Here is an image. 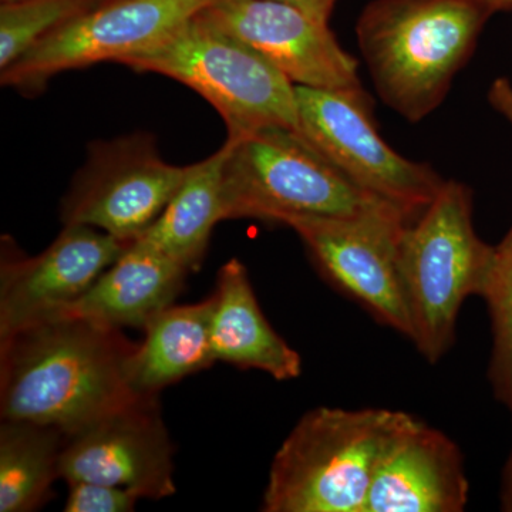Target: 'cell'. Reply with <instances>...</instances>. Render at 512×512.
Segmentation results:
<instances>
[{
    "label": "cell",
    "instance_id": "cell-1",
    "mask_svg": "<svg viewBox=\"0 0 512 512\" xmlns=\"http://www.w3.org/2000/svg\"><path fill=\"white\" fill-rule=\"evenodd\" d=\"M138 343L89 320L42 319L0 339V416L56 427L90 426L147 397L130 382Z\"/></svg>",
    "mask_w": 512,
    "mask_h": 512
},
{
    "label": "cell",
    "instance_id": "cell-2",
    "mask_svg": "<svg viewBox=\"0 0 512 512\" xmlns=\"http://www.w3.org/2000/svg\"><path fill=\"white\" fill-rule=\"evenodd\" d=\"M491 13L477 0H373L356 33L380 99L417 123L446 99Z\"/></svg>",
    "mask_w": 512,
    "mask_h": 512
},
{
    "label": "cell",
    "instance_id": "cell-3",
    "mask_svg": "<svg viewBox=\"0 0 512 512\" xmlns=\"http://www.w3.org/2000/svg\"><path fill=\"white\" fill-rule=\"evenodd\" d=\"M407 413L318 407L276 451L262 511L365 512L384 448Z\"/></svg>",
    "mask_w": 512,
    "mask_h": 512
},
{
    "label": "cell",
    "instance_id": "cell-4",
    "mask_svg": "<svg viewBox=\"0 0 512 512\" xmlns=\"http://www.w3.org/2000/svg\"><path fill=\"white\" fill-rule=\"evenodd\" d=\"M495 249L478 237L473 191L458 181H444L429 207L404 229L400 272L412 340L427 362H439L453 346L461 306L483 295Z\"/></svg>",
    "mask_w": 512,
    "mask_h": 512
},
{
    "label": "cell",
    "instance_id": "cell-5",
    "mask_svg": "<svg viewBox=\"0 0 512 512\" xmlns=\"http://www.w3.org/2000/svg\"><path fill=\"white\" fill-rule=\"evenodd\" d=\"M227 143L225 220L285 225L296 217H350L394 207L360 190L298 128L262 127Z\"/></svg>",
    "mask_w": 512,
    "mask_h": 512
},
{
    "label": "cell",
    "instance_id": "cell-6",
    "mask_svg": "<svg viewBox=\"0 0 512 512\" xmlns=\"http://www.w3.org/2000/svg\"><path fill=\"white\" fill-rule=\"evenodd\" d=\"M136 72L185 84L220 113L228 137L258 128H298L295 84L278 67L198 13L160 45L124 60Z\"/></svg>",
    "mask_w": 512,
    "mask_h": 512
},
{
    "label": "cell",
    "instance_id": "cell-7",
    "mask_svg": "<svg viewBox=\"0 0 512 512\" xmlns=\"http://www.w3.org/2000/svg\"><path fill=\"white\" fill-rule=\"evenodd\" d=\"M299 130L360 190L413 218L429 207L444 180L430 165L394 151L373 123L365 90L295 86Z\"/></svg>",
    "mask_w": 512,
    "mask_h": 512
},
{
    "label": "cell",
    "instance_id": "cell-8",
    "mask_svg": "<svg viewBox=\"0 0 512 512\" xmlns=\"http://www.w3.org/2000/svg\"><path fill=\"white\" fill-rule=\"evenodd\" d=\"M416 218L396 207L350 217H296L285 222L320 274L382 325L413 338L400 272V239Z\"/></svg>",
    "mask_w": 512,
    "mask_h": 512
},
{
    "label": "cell",
    "instance_id": "cell-9",
    "mask_svg": "<svg viewBox=\"0 0 512 512\" xmlns=\"http://www.w3.org/2000/svg\"><path fill=\"white\" fill-rule=\"evenodd\" d=\"M217 0H101L43 37L8 69L0 82L40 90L67 70L101 62L123 63L160 45Z\"/></svg>",
    "mask_w": 512,
    "mask_h": 512
},
{
    "label": "cell",
    "instance_id": "cell-10",
    "mask_svg": "<svg viewBox=\"0 0 512 512\" xmlns=\"http://www.w3.org/2000/svg\"><path fill=\"white\" fill-rule=\"evenodd\" d=\"M185 173L187 167L161 160L144 134L96 144L63 200L64 225L137 241L163 214Z\"/></svg>",
    "mask_w": 512,
    "mask_h": 512
},
{
    "label": "cell",
    "instance_id": "cell-11",
    "mask_svg": "<svg viewBox=\"0 0 512 512\" xmlns=\"http://www.w3.org/2000/svg\"><path fill=\"white\" fill-rule=\"evenodd\" d=\"M174 446L158 396H147L119 412L64 436L59 474L67 484L89 481L124 488L140 498L175 494Z\"/></svg>",
    "mask_w": 512,
    "mask_h": 512
},
{
    "label": "cell",
    "instance_id": "cell-12",
    "mask_svg": "<svg viewBox=\"0 0 512 512\" xmlns=\"http://www.w3.org/2000/svg\"><path fill=\"white\" fill-rule=\"evenodd\" d=\"M131 244L87 225H64L42 254L29 258L3 242L0 339L82 296Z\"/></svg>",
    "mask_w": 512,
    "mask_h": 512
},
{
    "label": "cell",
    "instance_id": "cell-13",
    "mask_svg": "<svg viewBox=\"0 0 512 512\" xmlns=\"http://www.w3.org/2000/svg\"><path fill=\"white\" fill-rule=\"evenodd\" d=\"M205 18L269 60L295 86L362 90L359 64L328 23L276 0H217Z\"/></svg>",
    "mask_w": 512,
    "mask_h": 512
},
{
    "label": "cell",
    "instance_id": "cell-14",
    "mask_svg": "<svg viewBox=\"0 0 512 512\" xmlns=\"http://www.w3.org/2000/svg\"><path fill=\"white\" fill-rule=\"evenodd\" d=\"M468 493L457 444L407 414L380 457L365 512H461Z\"/></svg>",
    "mask_w": 512,
    "mask_h": 512
},
{
    "label": "cell",
    "instance_id": "cell-15",
    "mask_svg": "<svg viewBox=\"0 0 512 512\" xmlns=\"http://www.w3.org/2000/svg\"><path fill=\"white\" fill-rule=\"evenodd\" d=\"M188 274L170 256L137 239L82 296L43 319L73 318L109 328L144 329L158 312L173 305Z\"/></svg>",
    "mask_w": 512,
    "mask_h": 512
},
{
    "label": "cell",
    "instance_id": "cell-16",
    "mask_svg": "<svg viewBox=\"0 0 512 512\" xmlns=\"http://www.w3.org/2000/svg\"><path fill=\"white\" fill-rule=\"evenodd\" d=\"M211 296V348L217 362L261 370L279 382L301 376L302 357L266 320L241 261L232 258L221 266Z\"/></svg>",
    "mask_w": 512,
    "mask_h": 512
},
{
    "label": "cell",
    "instance_id": "cell-17",
    "mask_svg": "<svg viewBox=\"0 0 512 512\" xmlns=\"http://www.w3.org/2000/svg\"><path fill=\"white\" fill-rule=\"evenodd\" d=\"M212 296L192 305H170L144 326L130 365L137 393L158 396L165 387L214 365L211 348Z\"/></svg>",
    "mask_w": 512,
    "mask_h": 512
},
{
    "label": "cell",
    "instance_id": "cell-18",
    "mask_svg": "<svg viewBox=\"0 0 512 512\" xmlns=\"http://www.w3.org/2000/svg\"><path fill=\"white\" fill-rule=\"evenodd\" d=\"M228 143L200 163L188 165L183 183L163 214L138 239L194 271L210 244L212 229L225 221L222 173Z\"/></svg>",
    "mask_w": 512,
    "mask_h": 512
},
{
    "label": "cell",
    "instance_id": "cell-19",
    "mask_svg": "<svg viewBox=\"0 0 512 512\" xmlns=\"http://www.w3.org/2000/svg\"><path fill=\"white\" fill-rule=\"evenodd\" d=\"M66 434L30 421L2 420L0 426V512L42 508L60 478Z\"/></svg>",
    "mask_w": 512,
    "mask_h": 512
},
{
    "label": "cell",
    "instance_id": "cell-20",
    "mask_svg": "<svg viewBox=\"0 0 512 512\" xmlns=\"http://www.w3.org/2000/svg\"><path fill=\"white\" fill-rule=\"evenodd\" d=\"M101 0H16L0 5V72Z\"/></svg>",
    "mask_w": 512,
    "mask_h": 512
},
{
    "label": "cell",
    "instance_id": "cell-21",
    "mask_svg": "<svg viewBox=\"0 0 512 512\" xmlns=\"http://www.w3.org/2000/svg\"><path fill=\"white\" fill-rule=\"evenodd\" d=\"M493 322L494 348L488 377L495 396L512 404V227L495 249L490 278L483 292Z\"/></svg>",
    "mask_w": 512,
    "mask_h": 512
},
{
    "label": "cell",
    "instance_id": "cell-22",
    "mask_svg": "<svg viewBox=\"0 0 512 512\" xmlns=\"http://www.w3.org/2000/svg\"><path fill=\"white\" fill-rule=\"evenodd\" d=\"M138 498L124 488L89 483L69 484V497L64 504L66 512H130Z\"/></svg>",
    "mask_w": 512,
    "mask_h": 512
},
{
    "label": "cell",
    "instance_id": "cell-23",
    "mask_svg": "<svg viewBox=\"0 0 512 512\" xmlns=\"http://www.w3.org/2000/svg\"><path fill=\"white\" fill-rule=\"evenodd\" d=\"M488 101L494 110L505 117L512 126V84L510 80L500 77L488 90Z\"/></svg>",
    "mask_w": 512,
    "mask_h": 512
},
{
    "label": "cell",
    "instance_id": "cell-24",
    "mask_svg": "<svg viewBox=\"0 0 512 512\" xmlns=\"http://www.w3.org/2000/svg\"><path fill=\"white\" fill-rule=\"evenodd\" d=\"M276 2L291 5L293 8L305 12L306 15L320 20V22L328 23L338 0H276Z\"/></svg>",
    "mask_w": 512,
    "mask_h": 512
},
{
    "label": "cell",
    "instance_id": "cell-25",
    "mask_svg": "<svg viewBox=\"0 0 512 512\" xmlns=\"http://www.w3.org/2000/svg\"><path fill=\"white\" fill-rule=\"evenodd\" d=\"M512 412V404L510 406ZM501 508L512 512V453L504 471L503 490H501Z\"/></svg>",
    "mask_w": 512,
    "mask_h": 512
},
{
    "label": "cell",
    "instance_id": "cell-26",
    "mask_svg": "<svg viewBox=\"0 0 512 512\" xmlns=\"http://www.w3.org/2000/svg\"><path fill=\"white\" fill-rule=\"evenodd\" d=\"M477 2L491 15L495 12H512V0H477Z\"/></svg>",
    "mask_w": 512,
    "mask_h": 512
},
{
    "label": "cell",
    "instance_id": "cell-27",
    "mask_svg": "<svg viewBox=\"0 0 512 512\" xmlns=\"http://www.w3.org/2000/svg\"><path fill=\"white\" fill-rule=\"evenodd\" d=\"M3 2H16V0H2V3Z\"/></svg>",
    "mask_w": 512,
    "mask_h": 512
}]
</instances>
